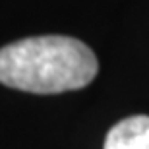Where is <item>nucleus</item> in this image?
<instances>
[{
    "label": "nucleus",
    "instance_id": "obj_1",
    "mask_svg": "<svg viewBox=\"0 0 149 149\" xmlns=\"http://www.w3.org/2000/svg\"><path fill=\"white\" fill-rule=\"evenodd\" d=\"M99 62L85 43L66 35H39L0 49V83L39 95L81 89Z\"/></svg>",
    "mask_w": 149,
    "mask_h": 149
},
{
    "label": "nucleus",
    "instance_id": "obj_2",
    "mask_svg": "<svg viewBox=\"0 0 149 149\" xmlns=\"http://www.w3.org/2000/svg\"><path fill=\"white\" fill-rule=\"evenodd\" d=\"M103 149H149V116L136 114L109 130Z\"/></svg>",
    "mask_w": 149,
    "mask_h": 149
}]
</instances>
